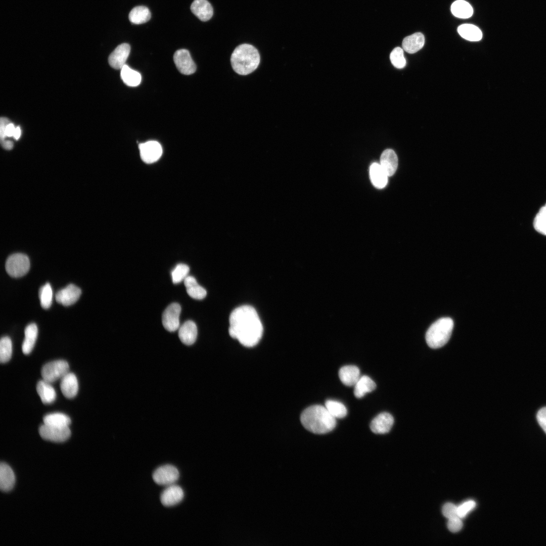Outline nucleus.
<instances>
[{"instance_id":"nucleus-37","label":"nucleus","mask_w":546,"mask_h":546,"mask_svg":"<svg viewBox=\"0 0 546 546\" xmlns=\"http://www.w3.org/2000/svg\"><path fill=\"white\" fill-rule=\"evenodd\" d=\"M390 59L392 65L396 68L401 69L406 65L403 55V50L400 47L395 48L391 52Z\"/></svg>"},{"instance_id":"nucleus-34","label":"nucleus","mask_w":546,"mask_h":546,"mask_svg":"<svg viewBox=\"0 0 546 546\" xmlns=\"http://www.w3.org/2000/svg\"><path fill=\"white\" fill-rule=\"evenodd\" d=\"M40 305L44 309L50 307L52 303L53 291L51 285L47 283L41 287L39 290Z\"/></svg>"},{"instance_id":"nucleus-40","label":"nucleus","mask_w":546,"mask_h":546,"mask_svg":"<svg viewBox=\"0 0 546 546\" xmlns=\"http://www.w3.org/2000/svg\"><path fill=\"white\" fill-rule=\"evenodd\" d=\"M442 514L448 519L459 517L458 515V507L451 503H447L444 505L442 509Z\"/></svg>"},{"instance_id":"nucleus-31","label":"nucleus","mask_w":546,"mask_h":546,"mask_svg":"<svg viewBox=\"0 0 546 546\" xmlns=\"http://www.w3.org/2000/svg\"><path fill=\"white\" fill-rule=\"evenodd\" d=\"M43 421L46 425L60 427H69L71 422L68 416L60 413L48 414L43 417Z\"/></svg>"},{"instance_id":"nucleus-19","label":"nucleus","mask_w":546,"mask_h":546,"mask_svg":"<svg viewBox=\"0 0 546 546\" xmlns=\"http://www.w3.org/2000/svg\"><path fill=\"white\" fill-rule=\"evenodd\" d=\"M191 10L202 21L209 20L213 14V8L207 0H194L191 6Z\"/></svg>"},{"instance_id":"nucleus-1","label":"nucleus","mask_w":546,"mask_h":546,"mask_svg":"<svg viewBox=\"0 0 546 546\" xmlns=\"http://www.w3.org/2000/svg\"><path fill=\"white\" fill-rule=\"evenodd\" d=\"M229 333L245 347L256 345L261 339L263 326L255 308L245 305L237 307L229 317Z\"/></svg>"},{"instance_id":"nucleus-8","label":"nucleus","mask_w":546,"mask_h":546,"mask_svg":"<svg viewBox=\"0 0 546 546\" xmlns=\"http://www.w3.org/2000/svg\"><path fill=\"white\" fill-rule=\"evenodd\" d=\"M39 433L44 439L55 442L67 440L71 435L69 427H60L43 424L39 428Z\"/></svg>"},{"instance_id":"nucleus-35","label":"nucleus","mask_w":546,"mask_h":546,"mask_svg":"<svg viewBox=\"0 0 546 546\" xmlns=\"http://www.w3.org/2000/svg\"><path fill=\"white\" fill-rule=\"evenodd\" d=\"M12 353V344L11 339L8 337H3L0 342V361L6 363L10 360Z\"/></svg>"},{"instance_id":"nucleus-14","label":"nucleus","mask_w":546,"mask_h":546,"mask_svg":"<svg viewBox=\"0 0 546 546\" xmlns=\"http://www.w3.org/2000/svg\"><path fill=\"white\" fill-rule=\"evenodd\" d=\"M130 51V47L128 43H122L117 46L109 55L108 62L112 68L115 69H121L125 64Z\"/></svg>"},{"instance_id":"nucleus-15","label":"nucleus","mask_w":546,"mask_h":546,"mask_svg":"<svg viewBox=\"0 0 546 546\" xmlns=\"http://www.w3.org/2000/svg\"><path fill=\"white\" fill-rule=\"evenodd\" d=\"M393 423V416L388 413L383 412L373 419L370 424V428L374 433L385 434L390 431Z\"/></svg>"},{"instance_id":"nucleus-41","label":"nucleus","mask_w":546,"mask_h":546,"mask_svg":"<svg viewBox=\"0 0 546 546\" xmlns=\"http://www.w3.org/2000/svg\"><path fill=\"white\" fill-rule=\"evenodd\" d=\"M462 527L463 522L461 520V518L459 517H456L448 519L447 528L451 532H457L462 528Z\"/></svg>"},{"instance_id":"nucleus-16","label":"nucleus","mask_w":546,"mask_h":546,"mask_svg":"<svg viewBox=\"0 0 546 546\" xmlns=\"http://www.w3.org/2000/svg\"><path fill=\"white\" fill-rule=\"evenodd\" d=\"M380 164L388 177L393 175L398 166V158L395 152L390 149L384 150L380 157Z\"/></svg>"},{"instance_id":"nucleus-25","label":"nucleus","mask_w":546,"mask_h":546,"mask_svg":"<svg viewBox=\"0 0 546 546\" xmlns=\"http://www.w3.org/2000/svg\"><path fill=\"white\" fill-rule=\"evenodd\" d=\"M25 338L22 345L24 354H29L35 345L38 334L37 327L34 323L28 325L25 329Z\"/></svg>"},{"instance_id":"nucleus-18","label":"nucleus","mask_w":546,"mask_h":546,"mask_svg":"<svg viewBox=\"0 0 546 546\" xmlns=\"http://www.w3.org/2000/svg\"><path fill=\"white\" fill-rule=\"evenodd\" d=\"M60 388L64 396L68 398L74 397L78 392V383L76 376L68 372L61 379Z\"/></svg>"},{"instance_id":"nucleus-32","label":"nucleus","mask_w":546,"mask_h":546,"mask_svg":"<svg viewBox=\"0 0 546 546\" xmlns=\"http://www.w3.org/2000/svg\"><path fill=\"white\" fill-rule=\"evenodd\" d=\"M128 17L129 21L133 24H142L150 20L151 13L148 8L145 6H137L131 10Z\"/></svg>"},{"instance_id":"nucleus-44","label":"nucleus","mask_w":546,"mask_h":546,"mask_svg":"<svg viewBox=\"0 0 546 546\" xmlns=\"http://www.w3.org/2000/svg\"><path fill=\"white\" fill-rule=\"evenodd\" d=\"M16 128L14 124L12 123H10L7 126L5 130L6 136H13Z\"/></svg>"},{"instance_id":"nucleus-4","label":"nucleus","mask_w":546,"mask_h":546,"mask_svg":"<svg viewBox=\"0 0 546 546\" xmlns=\"http://www.w3.org/2000/svg\"><path fill=\"white\" fill-rule=\"evenodd\" d=\"M453 328V322L450 317H442L435 321L426 334L428 345L434 349L444 346L449 340Z\"/></svg>"},{"instance_id":"nucleus-3","label":"nucleus","mask_w":546,"mask_h":546,"mask_svg":"<svg viewBox=\"0 0 546 546\" xmlns=\"http://www.w3.org/2000/svg\"><path fill=\"white\" fill-rule=\"evenodd\" d=\"M260 60V55L257 49L247 43L242 44L236 47L231 57L233 70L241 75H246L253 72L258 67Z\"/></svg>"},{"instance_id":"nucleus-26","label":"nucleus","mask_w":546,"mask_h":546,"mask_svg":"<svg viewBox=\"0 0 546 546\" xmlns=\"http://www.w3.org/2000/svg\"><path fill=\"white\" fill-rule=\"evenodd\" d=\"M36 390L44 404H50L55 401L56 393L51 383L43 380H40L37 384Z\"/></svg>"},{"instance_id":"nucleus-24","label":"nucleus","mask_w":546,"mask_h":546,"mask_svg":"<svg viewBox=\"0 0 546 546\" xmlns=\"http://www.w3.org/2000/svg\"><path fill=\"white\" fill-rule=\"evenodd\" d=\"M184 285L188 295L193 299L201 300L207 294L206 290L200 286L193 276H187L184 280Z\"/></svg>"},{"instance_id":"nucleus-23","label":"nucleus","mask_w":546,"mask_h":546,"mask_svg":"<svg viewBox=\"0 0 546 546\" xmlns=\"http://www.w3.org/2000/svg\"><path fill=\"white\" fill-rule=\"evenodd\" d=\"M15 477L12 469L7 464L1 463L0 466V488L3 491H9L14 487Z\"/></svg>"},{"instance_id":"nucleus-12","label":"nucleus","mask_w":546,"mask_h":546,"mask_svg":"<svg viewBox=\"0 0 546 546\" xmlns=\"http://www.w3.org/2000/svg\"><path fill=\"white\" fill-rule=\"evenodd\" d=\"M184 497L183 489L178 485L172 484L166 486L160 495L161 504L165 507H172L179 504Z\"/></svg>"},{"instance_id":"nucleus-30","label":"nucleus","mask_w":546,"mask_h":546,"mask_svg":"<svg viewBox=\"0 0 546 546\" xmlns=\"http://www.w3.org/2000/svg\"><path fill=\"white\" fill-rule=\"evenodd\" d=\"M120 75L123 82L129 86H136L141 82L142 76L140 73L131 69L126 64L121 69Z\"/></svg>"},{"instance_id":"nucleus-36","label":"nucleus","mask_w":546,"mask_h":546,"mask_svg":"<svg viewBox=\"0 0 546 546\" xmlns=\"http://www.w3.org/2000/svg\"><path fill=\"white\" fill-rule=\"evenodd\" d=\"M533 225L537 232L546 235V204L540 209L535 217Z\"/></svg>"},{"instance_id":"nucleus-11","label":"nucleus","mask_w":546,"mask_h":546,"mask_svg":"<svg viewBox=\"0 0 546 546\" xmlns=\"http://www.w3.org/2000/svg\"><path fill=\"white\" fill-rule=\"evenodd\" d=\"M139 148L141 159L147 163L157 161L162 154L161 145L155 141H150L140 144Z\"/></svg>"},{"instance_id":"nucleus-33","label":"nucleus","mask_w":546,"mask_h":546,"mask_svg":"<svg viewBox=\"0 0 546 546\" xmlns=\"http://www.w3.org/2000/svg\"><path fill=\"white\" fill-rule=\"evenodd\" d=\"M325 407L335 418H343L347 415V409L345 405L340 402L328 400L325 402Z\"/></svg>"},{"instance_id":"nucleus-2","label":"nucleus","mask_w":546,"mask_h":546,"mask_svg":"<svg viewBox=\"0 0 546 546\" xmlns=\"http://www.w3.org/2000/svg\"><path fill=\"white\" fill-rule=\"evenodd\" d=\"M300 421L306 430L318 434L331 431L336 425V418L325 406L321 405H313L305 409L301 415Z\"/></svg>"},{"instance_id":"nucleus-45","label":"nucleus","mask_w":546,"mask_h":546,"mask_svg":"<svg viewBox=\"0 0 546 546\" xmlns=\"http://www.w3.org/2000/svg\"><path fill=\"white\" fill-rule=\"evenodd\" d=\"M1 144L3 147L7 150L11 149L13 146V143L10 141L2 140L1 141Z\"/></svg>"},{"instance_id":"nucleus-27","label":"nucleus","mask_w":546,"mask_h":546,"mask_svg":"<svg viewBox=\"0 0 546 546\" xmlns=\"http://www.w3.org/2000/svg\"><path fill=\"white\" fill-rule=\"evenodd\" d=\"M374 381L368 376L360 377L354 385V394L358 398L362 397L367 393L373 391L376 388Z\"/></svg>"},{"instance_id":"nucleus-20","label":"nucleus","mask_w":546,"mask_h":546,"mask_svg":"<svg viewBox=\"0 0 546 546\" xmlns=\"http://www.w3.org/2000/svg\"><path fill=\"white\" fill-rule=\"evenodd\" d=\"M341 381L347 386H354L360 378V371L355 366L342 367L339 371Z\"/></svg>"},{"instance_id":"nucleus-6","label":"nucleus","mask_w":546,"mask_h":546,"mask_svg":"<svg viewBox=\"0 0 546 546\" xmlns=\"http://www.w3.org/2000/svg\"><path fill=\"white\" fill-rule=\"evenodd\" d=\"M68 363L64 360H56L47 363L41 371L43 380L52 383L61 379L69 372Z\"/></svg>"},{"instance_id":"nucleus-46","label":"nucleus","mask_w":546,"mask_h":546,"mask_svg":"<svg viewBox=\"0 0 546 546\" xmlns=\"http://www.w3.org/2000/svg\"><path fill=\"white\" fill-rule=\"evenodd\" d=\"M21 129H20V127H19V126L17 127L16 128L15 133H14V136H13L14 138H15V139L18 140L20 138V136L21 135Z\"/></svg>"},{"instance_id":"nucleus-29","label":"nucleus","mask_w":546,"mask_h":546,"mask_svg":"<svg viewBox=\"0 0 546 546\" xmlns=\"http://www.w3.org/2000/svg\"><path fill=\"white\" fill-rule=\"evenodd\" d=\"M452 14L460 18L466 19L471 17L473 13L472 6L464 0H457L451 6Z\"/></svg>"},{"instance_id":"nucleus-7","label":"nucleus","mask_w":546,"mask_h":546,"mask_svg":"<svg viewBox=\"0 0 546 546\" xmlns=\"http://www.w3.org/2000/svg\"><path fill=\"white\" fill-rule=\"evenodd\" d=\"M179 477L178 469L171 465H165L157 468L153 472L152 478L158 485L169 486L174 484Z\"/></svg>"},{"instance_id":"nucleus-9","label":"nucleus","mask_w":546,"mask_h":546,"mask_svg":"<svg viewBox=\"0 0 546 546\" xmlns=\"http://www.w3.org/2000/svg\"><path fill=\"white\" fill-rule=\"evenodd\" d=\"M180 305L177 303L169 305L162 314V321L164 328L169 332L176 331L179 326Z\"/></svg>"},{"instance_id":"nucleus-39","label":"nucleus","mask_w":546,"mask_h":546,"mask_svg":"<svg viewBox=\"0 0 546 546\" xmlns=\"http://www.w3.org/2000/svg\"><path fill=\"white\" fill-rule=\"evenodd\" d=\"M476 503L473 500L466 501L458 507V515L461 519L473 510L476 507Z\"/></svg>"},{"instance_id":"nucleus-38","label":"nucleus","mask_w":546,"mask_h":546,"mask_svg":"<svg viewBox=\"0 0 546 546\" xmlns=\"http://www.w3.org/2000/svg\"><path fill=\"white\" fill-rule=\"evenodd\" d=\"M190 270L189 267L186 264L179 263L171 272L172 282L174 284L181 282L187 277Z\"/></svg>"},{"instance_id":"nucleus-28","label":"nucleus","mask_w":546,"mask_h":546,"mask_svg":"<svg viewBox=\"0 0 546 546\" xmlns=\"http://www.w3.org/2000/svg\"><path fill=\"white\" fill-rule=\"evenodd\" d=\"M458 32L461 37L471 41H479L482 37L480 29L473 24H462L458 27Z\"/></svg>"},{"instance_id":"nucleus-17","label":"nucleus","mask_w":546,"mask_h":546,"mask_svg":"<svg viewBox=\"0 0 546 546\" xmlns=\"http://www.w3.org/2000/svg\"><path fill=\"white\" fill-rule=\"evenodd\" d=\"M197 327L192 321H187L179 328L178 337L181 342L186 345L195 343L197 337Z\"/></svg>"},{"instance_id":"nucleus-13","label":"nucleus","mask_w":546,"mask_h":546,"mask_svg":"<svg viewBox=\"0 0 546 546\" xmlns=\"http://www.w3.org/2000/svg\"><path fill=\"white\" fill-rule=\"evenodd\" d=\"M81 294V289L73 284H69L59 290L55 295L56 301L64 306L75 303Z\"/></svg>"},{"instance_id":"nucleus-22","label":"nucleus","mask_w":546,"mask_h":546,"mask_svg":"<svg viewBox=\"0 0 546 546\" xmlns=\"http://www.w3.org/2000/svg\"><path fill=\"white\" fill-rule=\"evenodd\" d=\"M370 175L372 183L378 189H383L387 184L388 176L380 164H372L370 168Z\"/></svg>"},{"instance_id":"nucleus-5","label":"nucleus","mask_w":546,"mask_h":546,"mask_svg":"<svg viewBox=\"0 0 546 546\" xmlns=\"http://www.w3.org/2000/svg\"><path fill=\"white\" fill-rule=\"evenodd\" d=\"M6 270L12 277L19 278L27 273L30 268L28 257L22 253L11 255L6 262Z\"/></svg>"},{"instance_id":"nucleus-10","label":"nucleus","mask_w":546,"mask_h":546,"mask_svg":"<svg viewBox=\"0 0 546 546\" xmlns=\"http://www.w3.org/2000/svg\"><path fill=\"white\" fill-rule=\"evenodd\" d=\"M173 60L178 70L185 75H190L196 70V66L189 52L186 49L176 51L173 55Z\"/></svg>"},{"instance_id":"nucleus-42","label":"nucleus","mask_w":546,"mask_h":546,"mask_svg":"<svg viewBox=\"0 0 546 546\" xmlns=\"http://www.w3.org/2000/svg\"><path fill=\"white\" fill-rule=\"evenodd\" d=\"M536 418L539 425L546 433V407H542L538 411Z\"/></svg>"},{"instance_id":"nucleus-21","label":"nucleus","mask_w":546,"mask_h":546,"mask_svg":"<svg viewBox=\"0 0 546 546\" xmlns=\"http://www.w3.org/2000/svg\"><path fill=\"white\" fill-rule=\"evenodd\" d=\"M425 43V37L421 32H416L411 35L405 37L402 41V49L407 53L414 54L424 46Z\"/></svg>"},{"instance_id":"nucleus-43","label":"nucleus","mask_w":546,"mask_h":546,"mask_svg":"<svg viewBox=\"0 0 546 546\" xmlns=\"http://www.w3.org/2000/svg\"><path fill=\"white\" fill-rule=\"evenodd\" d=\"M9 123L10 121L8 119L5 117H1L0 120V136L1 141L5 140L6 137V128Z\"/></svg>"}]
</instances>
